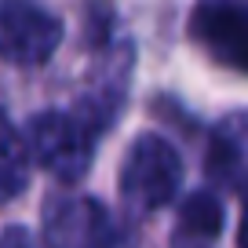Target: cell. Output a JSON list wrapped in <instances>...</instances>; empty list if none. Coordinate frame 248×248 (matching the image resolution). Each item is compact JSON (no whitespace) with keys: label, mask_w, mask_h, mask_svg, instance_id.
I'll list each match as a JSON object with an SVG mask.
<instances>
[{"label":"cell","mask_w":248,"mask_h":248,"mask_svg":"<svg viewBox=\"0 0 248 248\" xmlns=\"http://www.w3.org/2000/svg\"><path fill=\"white\" fill-rule=\"evenodd\" d=\"M208 171L226 186H248V109L230 113L212 132Z\"/></svg>","instance_id":"8992f818"},{"label":"cell","mask_w":248,"mask_h":248,"mask_svg":"<svg viewBox=\"0 0 248 248\" xmlns=\"http://www.w3.org/2000/svg\"><path fill=\"white\" fill-rule=\"evenodd\" d=\"M223 233V204L216 194H190L179 208V226L171 248H216Z\"/></svg>","instance_id":"52a82bcc"},{"label":"cell","mask_w":248,"mask_h":248,"mask_svg":"<svg viewBox=\"0 0 248 248\" xmlns=\"http://www.w3.org/2000/svg\"><path fill=\"white\" fill-rule=\"evenodd\" d=\"M62 44V22L30 0H0V59L11 66H44Z\"/></svg>","instance_id":"277c9868"},{"label":"cell","mask_w":248,"mask_h":248,"mask_svg":"<svg viewBox=\"0 0 248 248\" xmlns=\"http://www.w3.org/2000/svg\"><path fill=\"white\" fill-rule=\"evenodd\" d=\"M47 248H135L124 230L92 197H55L44 208Z\"/></svg>","instance_id":"3957f363"},{"label":"cell","mask_w":248,"mask_h":248,"mask_svg":"<svg viewBox=\"0 0 248 248\" xmlns=\"http://www.w3.org/2000/svg\"><path fill=\"white\" fill-rule=\"evenodd\" d=\"M0 248H40V245L33 241L30 230H22V226H11V230L0 233Z\"/></svg>","instance_id":"9c48e42d"},{"label":"cell","mask_w":248,"mask_h":248,"mask_svg":"<svg viewBox=\"0 0 248 248\" xmlns=\"http://www.w3.org/2000/svg\"><path fill=\"white\" fill-rule=\"evenodd\" d=\"M30 142L18 135L11 117L0 109V201H11L30 183Z\"/></svg>","instance_id":"ba28073f"},{"label":"cell","mask_w":248,"mask_h":248,"mask_svg":"<svg viewBox=\"0 0 248 248\" xmlns=\"http://www.w3.org/2000/svg\"><path fill=\"white\" fill-rule=\"evenodd\" d=\"M183 186V161L161 135H139L121 164V197L135 216H154L175 201Z\"/></svg>","instance_id":"7a4b0ae2"},{"label":"cell","mask_w":248,"mask_h":248,"mask_svg":"<svg viewBox=\"0 0 248 248\" xmlns=\"http://www.w3.org/2000/svg\"><path fill=\"white\" fill-rule=\"evenodd\" d=\"M95 139H99V124L84 109H77V113L44 109L26 128L33 161L62 183H77L88 175L95 157Z\"/></svg>","instance_id":"6da1fadb"},{"label":"cell","mask_w":248,"mask_h":248,"mask_svg":"<svg viewBox=\"0 0 248 248\" xmlns=\"http://www.w3.org/2000/svg\"><path fill=\"white\" fill-rule=\"evenodd\" d=\"M237 248H248V186L241 194V226H237Z\"/></svg>","instance_id":"30bf717a"},{"label":"cell","mask_w":248,"mask_h":248,"mask_svg":"<svg viewBox=\"0 0 248 248\" xmlns=\"http://www.w3.org/2000/svg\"><path fill=\"white\" fill-rule=\"evenodd\" d=\"M190 37L226 70L248 73V0H204L190 15Z\"/></svg>","instance_id":"5b68a950"}]
</instances>
